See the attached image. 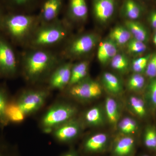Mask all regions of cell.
Instances as JSON below:
<instances>
[{"label":"cell","instance_id":"44dd1931","mask_svg":"<svg viewBox=\"0 0 156 156\" xmlns=\"http://www.w3.org/2000/svg\"><path fill=\"white\" fill-rule=\"evenodd\" d=\"M125 26L131 33L132 37L145 43L148 41V32L140 22L136 20H127L125 22Z\"/></svg>","mask_w":156,"mask_h":156},{"label":"cell","instance_id":"277c9868","mask_svg":"<svg viewBox=\"0 0 156 156\" xmlns=\"http://www.w3.org/2000/svg\"><path fill=\"white\" fill-rule=\"evenodd\" d=\"M75 106L66 103H58L51 107L45 113L41 126L45 133H49L62 124L74 119L77 113Z\"/></svg>","mask_w":156,"mask_h":156},{"label":"cell","instance_id":"d4e9b609","mask_svg":"<svg viewBox=\"0 0 156 156\" xmlns=\"http://www.w3.org/2000/svg\"><path fill=\"white\" fill-rule=\"evenodd\" d=\"M119 132L124 135H132L138 130V124L133 118L126 117L120 119L117 125Z\"/></svg>","mask_w":156,"mask_h":156},{"label":"cell","instance_id":"7a4b0ae2","mask_svg":"<svg viewBox=\"0 0 156 156\" xmlns=\"http://www.w3.org/2000/svg\"><path fill=\"white\" fill-rule=\"evenodd\" d=\"M59 60L55 54L41 49H35L23 58V66L26 78L30 82L41 79L56 68Z\"/></svg>","mask_w":156,"mask_h":156},{"label":"cell","instance_id":"2e32d148","mask_svg":"<svg viewBox=\"0 0 156 156\" xmlns=\"http://www.w3.org/2000/svg\"><path fill=\"white\" fill-rule=\"evenodd\" d=\"M104 110L107 121L113 127H117L121 117V111L117 101L113 98L107 97Z\"/></svg>","mask_w":156,"mask_h":156},{"label":"cell","instance_id":"484cf974","mask_svg":"<svg viewBox=\"0 0 156 156\" xmlns=\"http://www.w3.org/2000/svg\"><path fill=\"white\" fill-rule=\"evenodd\" d=\"M128 104L131 111L140 118H144L147 114L146 108L144 101L141 98L135 95L129 97Z\"/></svg>","mask_w":156,"mask_h":156},{"label":"cell","instance_id":"ba28073f","mask_svg":"<svg viewBox=\"0 0 156 156\" xmlns=\"http://www.w3.org/2000/svg\"><path fill=\"white\" fill-rule=\"evenodd\" d=\"M98 38L93 33L84 34L76 38L67 46L66 53L71 57H80L91 52L96 46Z\"/></svg>","mask_w":156,"mask_h":156},{"label":"cell","instance_id":"8992f818","mask_svg":"<svg viewBox=\"0 0 156 156\" xmlns=\"http://www.w3.org/2000/svg\"><path fill=\"white\" fill-rule=\"evenodd\" d=\"M102 93V87L99 83L87 77L70 87L69 89V94L72 97L83 101L96 99Z\"/></svg>","mask_w":156,"mask_h":156},{"label":"cell","instance_id":"3957f363","mask_svg":"<svg viewBox=\"0 0 156 156\" xmlns=\"http://www.w3.org/2000/svg\"><path fill=\"white\" fill-rule=\"evenodd\" d=\"M67 34V30L63 23L58 20L42 24L36 29L30 38V45L35 49H40L56 44L62 41Z\"/></svg>","mask_w":156,"mask_h":156},{"label":"cell","instance_id":"e575fe53","mask_svg":"<svg viewBox=\"0 0 156 156\" xmlns=\"http://www.w3.org/2000/svg\"><path fill=\"white\" fill-rule=\"evenodd\" d=\"M145 72L148 77L151 79L156 78V53L151 55Z\"/></svg>","mask_w":156,"mask_h":156},{"label":"cell","instance_id":"ac0fdd59","mask_svg":"<svg viewBox=\"0 0 156 156\" xmlns=\"http://www.w3.org/2000/svg\"><path fill=\"white\" fill-rule=\"evenodd\" d=\"M69 14L73 19L84 21L88 16L87 0H69Z\"/></svg>","mask_w":156,"mask_h":156},{"label":"cell","instance_id":"836d02e7","mask_svg":"<svg viewBox=\"0 0 156 156\" xmlns=\"http://www.w3.org/2000/svg\"><path fill=\"white\" fill-rule=\"evenodd\" d=\"M148 85L147 89V97L152 108H156V78L152 79Z\"/></svg>","mask_w":156,"mask_h":156},{"label":"cell","instance_id":"7c38bea8","mask_svg":"<svg viewBox=\"0 0 156 156\" xmlns=\"http://www.w3.org/2000/svg\"><path fill=\"white\" fill-rule=\"evenodd\" d=\"M62 4L63 0H45L39 17L42 24L49 23L57 20Z\"/></svg>","mask_w":156,"mask_h":156},{"label":"cell","instance_id":"f1b7e54d","mask_svg":"<svg viewBox=\"0 0 156 156\" xmlns=\"http://www.w3.org/2000/svg\"><path fill=\"white\" fill-rule=\"evenodd\" d=\"M145 80L141 74L134 73L128 79L127 88L132 92H138L144 87Z\"/></svg>","mask_w":156,"mask_h":156},{"label":"cell","instance_id":"1f68e13d","mask_svg":"<svg viewBox=\"0 0 156 156\" xmlns=\"http://www.w3.org/2000/svg\"><path fill=\"white\" fill-rule=\"evenodd\" d=\"M144 143L149 148H156V129L153 127H147L144 134Z\"/></svg>","mask_w":156,"mask_h":156},{"label":"cell","instance_id":"ab89813d","mask_svg":"<svg viewBox=\"0 0 156 156\" xmlns=\"http://www.w3.org/2000/svg\"><path fill=\"white\" fill-rule=\"evenodd\" d=\"M153 41L154 44V45H155V46H156V30L154 34Z\"/></svg>","mask_w":156,"mask_h":156},{"label":"cell","instance_id":"5bb4252c","mask_svg":"<svg viewBox=\"0 0 156 156\" xmlns=\"http://www.w3.org/2000/svg\"><path fill=\"white\" fill-rule=\"evenodd\" d=\"M108 141V135L105 133L93 134L87 138L84 142V150L90 153L101 151L106 147Z\"/></svg>","mask_w":156,"mask_h":156},{"label":"cell","instance_id":"9c48e42d","mask_svg":"<svg viewBox=\"0 0 156 156\" xmlns=\"http://www.w3.org/2000/svg\"><path fill=\"white\" fill-rule=\"evenodd\" d=\"M118 0H92V10L95 20L101 24L112 19L116 12Z\"/></svg>","mask_w":156,"mask_h":156},{"label":"cell","instance_id":"7402d4cb","mask_svg":"<svg viewBox=\"0 0 156 156\" xmlns=\"http://www.w3.org/2000/svg\"><path fill=\"white\" fill-rule=\"evenodd\" d=\"M89 69V62L83 61L72 66L70 79L68 86L71 87L87 77Z\"/></svg>","mask_w":156,"mask_h":156},{"label":"cell","instance_id":"8fae6325","mask_svg":"<svg viewBox=\"0 0 156 156\" xmlns=\"http://www.w3.org/2000/svg\"><path fill=\"white\" fill-rule=\"evenodd\" d=\"M72 66L70 62H67L56 68L49 80V85L51 89H63L69 85Z\"/></svg>","mask_w":156,"mask_h":156},{"label":"cell","instance_id":"cb8c5ba5","mask_svg":"<svg viewBox=\"0 0 156 156\" xmlns=\"http://www.w3.org/2000/svg\"><path fill=\"white\" fill-rule=\"evenodd\" d=\"M9 102V95L6 87L0 84V127L3 128L9 125L6 110Z\"/></svg>","mask_w":156,"mask_h":156},{"label":"cell","instance_id":"f35d334b","mask_svg":"<svg viewBox=\"0 0 156 156\" xmlns=\"http://www.w3.org/2000/svg\"><path fill=\"white\" fill-rule=\"evenodd\" d=\"M62 156H77L74 153L72 152H70L64 154Z\"/></svg>","mask_w":156,"mask_h":156},{"label":"cell","instance_id":"9a60e30c","mask_svg":"<svg viewBox=\"0 0 156 156\" xmlns=\"http://www.w3.org/2000/svg\"><path fill=\"white\" fill-rule=\"evenodd\" d=\"M101 83L105 90L113 95H119L123 91L122 82L119 77L111 73H104L101 76Z\"/></svg>","mask_w":156,"mask_h":156},{"label":"cell","instance_id":"f546056e","mask_svg":"<svg viewBox=\"0 0 156 156\" xmlns=\"http://www.w3.org/2000/svg\"><path fill=\"white\" fill-rule=\"evenodd\" d=\"M129 53L133 54H140L144 53L147 49L144 42L132 37L126 44Z\"/></svg>","mask_w":156,"mask_h":156},{"label":"cell","instance_id":"4dcf8cb0","mask_svg":"<svg viewBox=\"0 0 156 156\" xmlns=\"http://www.w3.org/2000/svg\"><path fill=\"white\" fill-rule=\"evenodd\" d=\"M151 54L135 58L132 61L131 68L134 73L140 74L144 72L146 69L148 62L150 58Z\"/></svg>","mask_w":156,"mask_h":156},{"label":"cell","instance_id":"603a6c76","mask_svg":"<svg viewBox=\"0 0 156 156\" xmlns=\"http://www.w3.org/2000/svg\"><path fill=\"white\" fill-rule=\"evenodd\" d=\"M132 37L131 33L125 26L115 27L109 35V38L111 39L118 46L127 44Z\"/></svg>","mask_w":156,"mask_h":156},{"label":"cell","instance_id":"6da1fadb","mask_svg":"<svg viewBox=\"0 0 156 156\" xmlns=\"http://www.w3.org/2000/svg\"><path fill=\"white\" fill-rule=\"evenodd\" d=\"M38 20L33 15L9 11L4 17L0 32L12 43L20 44L30 38Z\"/></svg>","mask_w":156,"mask_h":156},{"label":"cell","instance_id":"d590c367","mask_svg":"<svg viewBox=\"0 0 156 156\" xmlns=\"http://www.w3.org/2000/svg\"><path fill=\"white\" fill-rule=\"evenodd\" d=\"M0 156H14L9 146L0 141Z\"/></svg>","mask_w":156,"mask_h":156},{"label":"cell","instance_id":"ffe728a7","mask_svg":"<svg viewBox=\"0 0 156 156\" xmlns=\"http://www.w3.org/2000/svg\"><path fill=\"white\" fill-rule=\"evenodd\" d=\"M134 143V139L132 135H124L115 144L114 154L116 156H128L132 153Z\"/></svg>","mask_w":156,"mask_h":156},{"label":"cell","instance_id":"60d3db41","mask_svg":"<svg viewBox=\"0 0 156 156\" xmlns=\"http://www.w3.org/2000/svg\"><path fill=\"white\" fill-rule=\"evenodd\" d=\"M147 156V155H144V156Z\"/></svg>","mask_w":156,"mask_h":156},{"label":"cell","instance_id":"8d00e7d4","mask_svg":"<svg viewBox=\"0 0 156 156\" xmlns=\"http://www.w3.org/2000/svg\"><path fill=\"white\" fill-rule=\"evenodd\" d=\"M148 20L152 27L156 30V11H151L150 13Z\"/></svg>","mask_w":156,"mask_h":156},{"label":"cell","instance_id":"30bf717a","mask_svg":"<svg viewBox=\"0 0 156 156\" xmlns=\"http://www.w3.org/2000/svg\"><path fill=\"white\" fill-rule=\"evenodd\" d=\"M82 125L78 120L73 119L54 129V137L61 142H67L76 139L80 134Z\"/></svg>","mask_w":156,"mask_h":156},{"label":"cell","instance_id":"74e56055","mask_svg":"<svg viewBox=\"0 0 156 156\" xmlns=\"http://www.w3.org/2000/svg\"><path fill=\"white\" fill-rule=\"evenodd\" d=\"M5 6L3 5L2 2L0 1V31H1V27H2V24L3 20H4V17L6 13L5 11Z\"/></svg>","mask_w":156,"mask_h":156},{"label":"cell","instance_id":"83f0119b","mask_svg":"<svg viewBox=\"0 0 156 156\" xmlns=\"http://www.w3.org/2000/svg\"><path fill=\"white\" fill-rule=\"evenodd\" d=\"M110 64L114 69L121 73L127 72L130 66L128 57L122 53H117L110 61Z\"/></svg>","mask_w":156,"mask_h":156},{"label":"cell","instance_id":"e0dca14e","mask_svg":"<svg viewBox=\"0 0 156 156\" xmlns=\"http://www.w3.org/2000/svg\"><path fill=\"white\" fill-rule=\"evenodd\" d=\"M84 122L91 127H100L107 121L104 110L99 106H95L87 110L83 117Z\"/></svg>","mask_w":156,"mask_h":156},{"label":"cell","instance_id":"52a82bcc","mask_svg":"<svg viewBox=\"0 0 156 156\" xmlns=\"http://www.w3.org/2000/svg\"><path fill=\"white\" fill-rule=\"evenodd\" d=\"M48 95L44 90L26 91L22 93L16 102L26 115L40 109L44 104Z\"/></svg>","mask_w":156,"mask_h":156},{"label":"cell","instance_id":"4fadbf2b","mask_svg":"<svg viewBox=\"0 0 156 156\" xmlns=\"http://www.w3.org/2000/svg\"><path fill=\"white\" fill-rule=\"evenodd\" d=\"M118 46L111 39L105 40L99 46L97 51V58L99 62L105 65L110 62L118 53Z\"/></svg>","mask_w":156,"mask_h":156},{"label":"cell","instance_id":"4316f807","mask_svg":"<svg viewBox=\"0 0 156 156\" xmlns=\"http://www.w3.org/2000/svg\"><path fill=\"white\" fill-rule=\"evenodd\" d=\"M6 115L9 123H18L23 122L25 115L16 102L9 101L6 110Z\"/></svg>","mask_w":156,"mask_h":156},{"label":"cell","instance_id":"d6986e66","mask_svg":"<svg viewBox=\"0 0 156 156\" xmlns=\"http://www.w3.org/2000/svg\"><path fill=\"white\" fill-rule=\"evenodd\" d=\"M121 11L122 15L128 20H136L141 17L143 9L135 0H124Z\"/></svg>","mask_w":156,"mask_h":156},{"label":"cell","instance_id":"5b68a950","mask_svg":"<svg viewBox=\"0 0 156 156\" xmlns=\"http://www.w3.org/2000/svg\"><path fill=\"white\" fill-rule=\"evenodd\" d=\"M18 66L12 43L0 32V77H13L17 74Z\"/></svg>","mask_w":156,"mask_h":156},{"label":"cell","instance_id":"d6a6232c","mask_svg":"<svg viewBox=\"0 0 156 156\" xmlns=\"http://www.w3.org/2000/svg\"><path fill=\"white\" fill-rule=\"evenodd\" d=\"M34 0H0L5 8L9 11H14L15 9L27 5Z\"/></svg>","mask_w":156,"mask_h":156}]
</instances>
